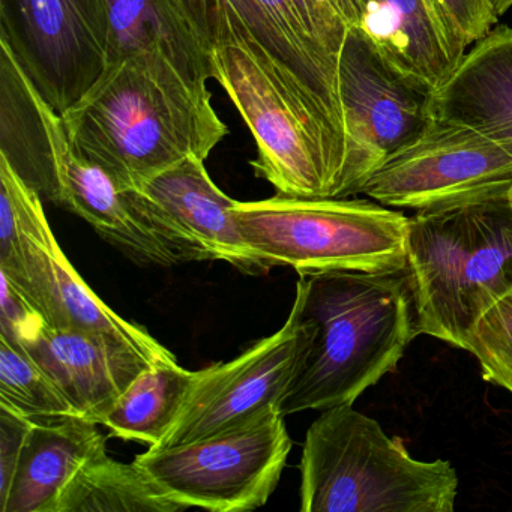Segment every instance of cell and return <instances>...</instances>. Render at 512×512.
<instances>
[{"label":"cell","mask_w":512,"mask_h":512,"mask_svg":"<svg viewBox=\"0 0 512 512\" xmlns=\"http://www.w3.org/2000/svg\"><path fill=\"white\" fill-rule=\"evenodd\" d=\"M215 80L229 95L257 145L251 167L277 194L331 199L325 155L260 65L241 47L214 52Z\"/></svg>","instance_id":"obj_13"},{"label":"cell","mask_w":512,"mask_h":512,"mask_svg":"<svg viewBox=\"0 0 512 512\" xmlns=\"http://www.w3.org/2000/svg\"><path fill=\"white\" fill-rule=\"evenodd\" d=\"M185 506L167 496L133 461L113 460L107 449L89 458L68 482L58 512H176Z\"/></svg>","instance_id":"obj_21"},{"label":"cell","mask_w":512,"mask_h":512,"mask_svg":"<svg viewBox=\"0 0 512 512\" xmlns=\"http://www.w3.org/2000/svg\"><path fill=\"white\" fill-rule=\"evenodd\" d=\"M106 0H0V43L64 116L107 68Z\"/></svg>","instance_id":"obj_10"},{"label":"cell","mask_w":512,"mask_h":512,"mask_svg":"<svg viewBox=\"0 0 512 512\" xmlns=\"http://www.w3.org/2000/svg\"><path fill=\"white\" fill-rule=\"evenodd\" d=\"M302 512H452L458 476L449 461L410 457L400 437L353 404L322 410L305 436Z\"/></svg>","instance_id":"obj_4"},{"label":"cell","mask_w":512,"mask_h":512,"mask_svg":"<svg viewBox=\"0 0 512 512\" xmlns=\"http://www.w3.org/2000/svg\"><path fill=\"white\" fill-rule=\"evenodd\" d=\"M463 350L478 359L485 382L512 394V293L479 319L464 340Z\"/></svg>","instance_id":"obj_23"},{"label":"cell","mask_w":512,"mask_h":512,"mask_svg":"<svg viewBox=\"0 0 512 512\" xmlns=\"http://www.w3.org/2000/svg\"><path fill=\"white\" fill-rule=\"evenodd\" d=\"M436 119L466 125L512 154V28L494 26L433 92Z\"/></svg>","instance_id":"obj_17"},{"label":"cell","mask_w":512,"mask_h":512,"mask_svg":"<svg viewBox=\"0 0 512 512\" xmlns=\"http://www.w3.org/2000/svg\"><path fill=\"white\" fill-rule=\"evenodd\" d=\"M440 4L467 46L484 38L497 23L488 0H440Z\"/></svg>","instance_id":"obj_27"},{"label":"cell","mask_w":512,"mask_h":512,"mask_svg":"<svg viewBox=\"0 0 512 512\" xmlns=\"http://www.w3.org/2000/svg\"><path fill=\"white\" fill-rule=\"evenodd\" d=\"M238 4L259 50L257 64L325 155L335 199L346 160L340 58L349 25L331 0Z\"/></svg>","instance_id":"obj_6"},{"label":"cell","mask_w":512,"mask_h":512,"mask_svg":"<svg viewBox=\"0 0 512 512\" xmlns=\"http://www.w3.org/2000/svg\"><path fill=\"white\" fill-rule=\"evenodd\" d=\"M0 334L11 340L22 341L47 325L46 317L32 293L14 278L0 271Z\"/></svg>","instance_id":"obj_25"},{"label":"cell","mask_w":512,"mask_h":512,"mask_svg":"<svg viewBox=\"0 0 512 512\" xmlns=\"http://www.w3.org/2000/svg\"><path fill=\"white\" fill-rule=\"evenodd\" d=\"M0 404L35 424L80 416L22 344L4 334H0Z\"/></svg>","instance_id":"obj_22"},{"label":"cell","mask_w":512,"mask_h":512,"mask_svg":"<svg viewBox=\"0 0 512 512\" xmlns=\"http://www.w3.org/2000/svg\"><path fill=\"white\" fill-rule=\"evenodd\" d=\"M0 191L10 196L20 230L19 268L0 271L32 293L50 328L113 338L133 347L152 364L178 361L148 329L119 316L89 289L56 241L40 194L17 175L2 155Z\"/></svg>","instance_id":"obj_11"},{"label":"cell","mask_w":512,"mask_h":512,"mask_svg":"<svg viewBox=\"0 0 512 512\" xmlns=\"http://www.w3.org/2000/svg\"><path fill=\"white\" fill-rule=\"evenodd\" d=\"M488 2L497 20L512 7V0H488Z\"/></svg>","instance_id":"obj_28"},{"label":"cell","mask_w":512,"mask_h":512,"mask_svg":"<svg viewBox=\"0 0 512 512\" xmlns=\"http://www.w3.org/2000/svg\"><path fill=\"white\" fill-rule=\"evenodd\" d=\"M280 407L242 427L134 458L185 508L241 512L265 506L280 484L292 439Z\"/></svg>","instance_id":"obj_7"},{"label":"cell","mask_w":512,"mask_h":512,"mask_svg":"<svg viewBox=\"0 0 512 512\" xmlns=\"http://www.w3.org/2000/svg\"><path fill=\"white\" fill-rule=\"evenodd\" d=\"M77 151L125 190L197 157L229 134L208 86H194L161 50L109 65L64 116Z\"/></svg>","instance_id":"obj_1"},{"label":"cell","mask_w":512,"mask_h":512,"mask_svg":"<svg viewBox=\"0 0 512 512\" xmlns=\"http://www.w3.org/2000/svg\"><path fill=\"white\" fill-rule=\"evenodd\" d=\"M197 379L199 371L178 361L151 365L122 392L101 425L112 436L154 448L175 424Z\"/></svg>","instance_id":"obj_20"},{"label":"cell","mask_w":512,"mask_h":512,"mask_svg":"<svg viewBox=\"0 0 512 512\" xmlns=\"http://www.w3.org/2000/svg\"><path fill=\"white\" fill-rule=\"evenodd\" d=\"M391 208L436 211L512 196V154L466 125L433 119L362 185Z\"/></svg>","instance_id":"obj_8"},{"label":"cell","mask_w":512,"mask_h":512,"mask_svg":"<svg viewBox=\"0 0 512 512\" xmlns=\"http://www.w3.org/2000/svg\"><path fill=\"white\" fill-rule=\"evenodd\" d=\"M19 343L55 380L79 415L98 425L131 382L154 365L121 341L49 325Z\"/></svg>","instance_id":"obj_14"},{"label":"cell","mask_w":512,"mask_h":512,"mask_svg":"<svg viewBox=\"0 0 512 512\" xmlns=\"http://www.w3.org/2000/svg\"><path fill=\"white\" fill-rule=\"evenodd\" d=\"M406 248L416 337L463 349L479 319L512 293V196L416 212Z\"/></svg>","instance_id":"obj_3"},{"label":"cell","mask_w":512,"mask_h":512,"mask_svg":"<svg viewBox=\"0 0 512 512\" xmlns=\"http://www.w3.org/2000/svg\"><path fill=\"white\" fill-rule=\"evenodd\" d=\"M137 190L163 208L209 259L229 263L242 274H268L269 269L248 247L239 230L233 215L236 200L214 184L205 161L185 158Z\"/></svg>","instance_id":"obj_16"},{"label":"cell","mask_w":512,"mask_h":512,"mask_svg":"<svg viewBox=\"0 0 512 512\" xmlns=\"http://www.w3.org/2000/svg\"><path fill=\"white\" fill-rule=\"evenodd\" d=\"M236 223L266 268L299 275L329 271L395 274L406 268L409 218L361 199H271L238 202Z\"/></svg>","instance_id":"obj_5"},{"label":"cell","mask_w":512,"mask_h":512,"mask_svg":"<svg viewBox=\"0 0 512 512\" xmlns=\"http://www.w3.org/2000/svg\"><path fill=\"white\" fill-rule=\"evenodd\" d=\"M203 46L212 53L227 46L241 47L259 62V50L248 31L238 0H178Z\"/></svg>","instance_id":"obj_24"},{"label":"cell","mask_w":512,"mask_h":512,"mask_svg":"<svg viewBox=\"0 0 512 512\" xmlns=\"http://www.w3.org/2000/svg\"><path fill=\"white\" fill-rule=\"evenodd\" d=\"M346 160L337 197L359 194L364 182L400 149L425 133L433 92L395 70L356 26L340 58Z\"/></svg>","instance_id":"obj_9"},{"label":"cell","mask_w":512,"mask_h":512,"mask_svg":"<svg viewBox=\"0 0 512 512\" xmlns=\"http://www.w3.org/2000/svg\"><path fill=\"white\" fill-rule=\"evenodd\" d=\"M310 323L298 299L283 328L223 364L199 370L173 427L154 448L166 449L242 427L281 407L310 347Z\"/></svg>","instance_id":"obj_12"},{"label":"cell","mask_w":512,"mask_h":512,"mask_svg":"<svg viewBox=\"0 0 512 512\" xmlns=\"http://www.w3.org/2000/svg\"><path fill=\"white\" fill-rule=\"evenodd\" d=\"M32 422L0 404V499L7 494Z\"/></svg>","instance_id":"obj_26"},{"label":"cell","mask_w":512,"mask_h":512,"mask_svg":"<svg viewBox=\"0 0 512 512\" xmlns=\"http://www.w3.org/2000/svg\"><path fill=\"white\" fill-rule=\"evenodd\" d=\"M358 28L409 79L436 92L466 55L458 29L428 0H359Z\"/></svg>","instance_id":"obj_15"},{"label":"cell","mask_w":512,"mask_h":512,"mask_svg":"<svg viewBox=\"0 0 512 512\" xmlns=\"http://www.w3.org/2000/svg\"><path fill=\"white\" fill-rule=\"evenodd\" d=\"M107 67L148 50L169 56L194 86L215 79L214 56L203 46L178 0H106Z\"/></svg>","instance_id":"obj_19"},{"label":"cell","mask_w":512,"mask_h":512,"mask_svg":"<svg viewBox=\"0 0 512 512\" xmlns=\"http://www.w3.org/2000/svg\"><path fill=\"white\" fill-rule=\"evenodd\" d=\"M296 295L310 323L301 373L281 403L284 416L353 404L397 368L416 337L403 271L299 275Z\"/></svg>","instance_id":"obj_2"},{"label":"cell","mask_w":512,"mask_h":512,"mask_svg":"<svg viewBox=\"0 0 512 512\" xmlns=\"http://www.w3.org/2000/svg\"><path fill=\"white\" fill-rule=\"evenodd\" d=\"M97 427L82 416L32 422L10 488L0 499V512H58L62 491L74 473L106 449V437Z\"/></svg>","instance_id":"obj_18"}]
</instances>
